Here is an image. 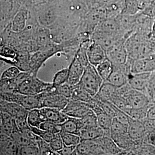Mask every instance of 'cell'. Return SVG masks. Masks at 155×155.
Wrapping results in <instances>:
<instances>
[{
  "instance_id": "29",
  "label": "cell",
  "mask_w": 155,
  "mask_h": 155,
  "mask_svg": "<svg viewBox=\"0 0 155 155\" xmlns=\"http://www.w3.org/2000/svg\"><path fill=\"white\" fill-rule=\"evenodd\" d=\"M98 125L104 130H110L113 120V117L107 114L102 109L95 113Z\"/></svg>"
},
{
  "instance_id": "8",
  "label": "cell",
  "mask_w": 155,
  "mask_h": 155,
  "mask_svg": "<svg viewBox=\"0 0 155 155\" xmlns=\"http://www.w3.org/2000/svg\"><path fill=\"white\" fill-rule=\"evenodd\" d=\"M68 116L82 118L93 111L87 103L70 99L65 108L62 110Z\"/></svg>"
},
{
  "instance_id": "25",
  "label": "cell",
  "mask_w": 155,
  "mask_h": 155,
  "mask_svg": "<svg viewBox=\"0 0 155 155\" xmlns=\"http://www.w3.org/2000/svg\"><path fill=\"white\" fill-rule=\"evenodd\" d=\"M130 155H155V146L148 142L136 144Z\"/></svg>"
},
{
  "instance_id": "13",
  "label": "cell",
  "mask_w": 155,
  "mask_h": 155,
  "mask_svg": "<svg viewBox=\"0 0 155 155\" xmlns=\"http://www.w3.org/2000/svg\"><path fill=\"white\" fill-rule=\"evenodd\" d=\"M155 18L149 16L143 12L136 15V25L134 32L150 35Z\"/></svg>"
},
{
  "instance_id": "17",
  "label": "cell",
  "mask_w": 155,
  "mask_h": 155,
  "mask_svg": "<svg viewBox=\"0 0 155 155\" xmlns=\"http://www.w3.org/2000/svg\"><path fill=\"white\" fill-rule=\"evenodd\" d=\"M40 110L45 121H49L57 124L64 122L68 117L62 110L56 108L42 107L40 108Z\"/></svg>"
},
{
  "instance_id": "43",
  "label": "cell",
  "mask_w": 155,
  "mask_h": 155,
  "mask_svg": "<svg viewBox=\"0 0 155 155\" xmlns=\"http://www.w3.org/2000/svg\"><path fill=\"white\" fill-rule=\"evenodd\" d=\"M18 155H39L40 152L38 145H30L23 147L19 149Z\"/></svg>"
},
{
  "instance_id": "46",
  "label": "cell",
  "mask_w": 155,
  "mask_h": 155,
  "mask_svg": "<svg viewBox=\"0 0 155 155\" xmlns=\"http://www.w3.org/2000/svg\"><path fill=\"white\" fill-rule=\"evenodd\" d=\"M146 119L155 120V103L153 102L150 105L147 111Z\"/></svg>"
},
{
  "instance_id": "21",
  "label": "cell",
  "mask_w": 155,
  "mask_h": 155,
  "mask_svg": "<svg viewBox=\"0 0 155 155\" xmlns=\"http://www.w3.org/2000/svg\"><path fill=\"white\" fill-rule=\"evenodd\" d=\"M117 87L108 82H104L98 93L95 95L101 100L110 101L113 95L116 93Z\"/></svg>"
},
{
  "instance_id": "28",
  "label": "cell",
  "mask_w": 155,
  "mask_h": 155,
  "mask_svg": "<svg viewBox=\"0 0 155 155\" xmlns=\"http://www.w3.org/2000/svg\"><path fill=\"white\" fill-rule=\"evenodd\" d=\"M70 99L85 103H90L93 100L94 97L84 90L75 86V88Z\"/></svg>"
},
{
  "instance_id": "40",
  "label": "cell",
  "mask_w": 155,
  "mask_h": 155,
  "mask_svg": "<svg viewBox=\"0 0 155 155\" xmlns=\"http://www.w3.org/2000/svg\"><path fill=\"white\" fill-rule=\"evenodd\" d=\"M17 67L12 66L1 74V79H12L17 77L21 72Z\"/></svg>"
},
{
  "instance_id": "24",
  "label": "cell",
  "mask_w": 155,
  "mask_h": 155,
  "mask_svg": "<svg viewBox=\"0 0 155 155\" xmlns=\"http://www.w3.org/2000/svg\"><path fill=\"white\" fill-rule=\"evenodd\" d=\"M0 107L1 111L8 113L13 118H15L24 109H25L22 106L16 102L1 100H0Z\"/></svg>"
},
{
  "instance_id": "39",
  "label": "cell",
  "mask_w": 155,
  "mask_h": 155,
  "mask_svg": "<svg viewBox=\"0 0 155 155\" xmlns=\"http://www.w3.org/2000/svg\"><path fill=\"white\" fill-rule=\"evenodd\" d=\"M39 127L54 134L60 133L61 130V127L59 124L49 121H45L42 122Z\"/></svg>"
},
{
  "instance_id": "50",
  "label": "cell",
  "mask_w": 155,
  "mask_h": 155,
  "mask_svg": "<svg viewBox=\"0 0 155 155\" xmlns=\"http://www.w3.org/2000/svg\"><path fill=\"white\" fill-rule=\"evenodd\" d=\"M154 4H155V2H154Z\"/></svg>"
},
{
  "instance_id": "32",
  "label": "cell",
  "mask_w": 155,
  "mask_h": 155,
  "mask_svg": "<svg viewBox=\"0 0 155 155\" xmlns=\"http://www.w3.org/2000/svg\"><path fill=\"white\" fill-rule=\"evenodd\" d=\"M61 139L64 144L67 145L77 146L81 142L80 136L74 133H68L61 130L60 132Z\"/></svg>"
},
{
  "instance_id": "35",
  "label": "cell",
  "mask_w": 155,
  "mask_h": 155,
  "mask_svg": "<svg viewBox=\"0 0 155 155\" xmlns=\"http://www.w3.org/2000/svg\"><path fill=\"white\" fill-rule=\"evenodd\" d=\"M79 119L81 124V130L84 128L94 127L98 125L97 116L94 111L90 113L86 116Z\"/></svg>"
},
{
  "instance_id": "33",
  "label": "cell",
  "mask_w": 155,
  "mask_h": 155,
  "mask_svg": "<svg viewBox=\"0 0 155 155\" xmlns=\"http://www.w3.org/2000/svg\"><path fill=\"white\" fill-rule=\"evenodd\" d=\"M69 74V69L68 67L63 68L61 70L58 71L56 73L53 78L52 81V86L56 87L61 84L66 83L68 81Z\"/></svg>"
},
{
  "instance_id": "42",
  "label": "cell",
  "mask_w": 155,
  "mask_h": 155,
  "mask_svg": "<svg viewBox=\"0 0 155 155\" xmlns=\"http://www.w3.org/2000/svg\"><path fill=\"white\" fill-rule=\"evenodd\" d=\"M147 94L150 97V99L154 102L155 98V70L150 72Z\"/></svg>"
},
{
  "instance_id": "6",
  "label": "cell",
  "mask_w": 155,
  "mask_h": 155,
  "mask_svg": "<svg viewBox=\"0 0 155 155\" xmlns=\"http://www.w3.org/2000/svg\"><path fill=\"white\" fill-rule=\"evenodd\" d=\"M121 96L127 102V109L143 107L153 103L147 94L132 88Z\"/></svg>"
},
{
  "instance_id": "36",
  "label": "cell",
  "mask_w": 155,
  "mask_h": 155,
  "mask_svg": "<svg viewBox=\"0 0 155 155\" xmlns=\"http://www.w3.org/2000/svg\"><path fill=\"white\" fill-rule=\"evenodd\" d=\"M0 93H15L17 92L18 84L12 79H1Z\"/></svg>"
},
{
  "instance_id": "26",
  "label": "cell",
  "mask_w": 155,
  "mask_h": 155,
  "mask_svg": "<svg viewBox=\"0 0 155 155\" xmlns=\"http://www.w3.org/2000/svg\"><path fill=\"white\" fill-rule=\"evenodd\" d=\"M104 82H107L113 70V65L107 58L95 67Z\"/></svg>"
},
{
  "instance_id": "30",
  "label": "cell",
  "mask_w": 155,
  "mask_h": 155,
  "mask_svg": "<svg viewBox=\"0 0 155 155\" xmlns=\"http://www.w3.org/2000/svg\"><path fill=\"white\" fill-rule=\"evenodd\" d=\"M150 105L140 108H129L125 111V112L133 119L143 121L147 118V111Z\"/></svg>"
},
{
  "instance_id": "1",
  "label": "cell",
  "mask_w": 155,
  "mask_h": 155,
  "mask_svg": "<svg viewBox=\"0 0 155 155\" xmlns=\"http://www.w3.org/2000/svg\"><path fill=\"white\" fill-rule=\"evenodd\" d=\"M128 59L136 60L152 55L155 50V39L152 34L133 32L125 42Z\"/></svg>"
},
{
  "instance_id": "11",
  "label": "cell",
  "mask_w": 155,
  "mask_h": 155,
  "mask_svg": "<svg viewBox=\"0 0 155 155\" xmlns=\"http://www.w3.org/2000/svg\"><path fill=\"white\" fill-rule=\"evenodd\" d=\"M30 12L29 7L22 6L13 18L11 23L12 30L15 33H20L27 27Z\"/></svg>"
},
{
  "instance_id": "51",
  "label": "cell",
  "mask_w": 155,
  "mask_h": 155,
  "mask_svg": "<svg viewBox=\"0 0 155 155\" xmlns=\"http://www.w3.org/2000/svg\"><path fill=\"white\" fill-rule=\"evenodd\" d=\"M154 102L155 103V100H154Z\"/></svg>"
},
{
  "instance_id": "41",
  "label": "cell",
  "mask_w": 155,
  "mask_h": 155,
  "mask_svg": "<svg viewBox=\"0 0 155 155\" xmlns=\"http://www.w3.org/2000/svg\"><path fill=\"white\" fill-rule=\"evenodd\" d=\"M30 127L33 133H35V134L38 135L40 138L45 140V141H47L48 143L50 142L51 140L52 139V137L55 135V134L51 133V132L45 130L43 129H41L40 127H33L32 126H30Z\"/></svg>"
},
{
  "instance_id": "7",
  "label": "cell",
  "mask_w": 155,
  "mask_h": 155,
  "mask_svg": "<svg viewBox=\"0 0 155 155\" xmlns=\"http://www.w3.org/2000/svg\"><path fill=\"white\" fill-rule=\"evenodd\" d=\"M128 134L136 144L148 142V133L143 121L130 117L128 122Z\"/></svg>"
},
{
  "instance_id": "10",
  "label": "cell",
  "mask_w": 155,
  "mask_h": 155,
  "mask_svg": "<svg viewBox=\"0 0 155 155\" xmlns=\"http://www.w3.org/2000/svg\"><path fill=\"white\" fill-rule=\"evenodd\" d=\"M127 61L130 63L132 74L151 72L155 70V58L153 54L143 58Z\"/></svg>"
},
{
  "instance_id": "4",
  "label": "cell",
  "mask_w": 155,
  "mask_h": 155,
  "mask_svg": "<svg viewBox=\"0 0 155 155\" xmlns=\"http://www.w3.org/2000/svg\"><path fill=\"white\" fill-rule=\"evenodd\" d=\"M41 98L40 108L51 107L63 110L66 106L70 99L56 94L53 87L50 91L40 94Z\"/></svg>"
},
{
  "instance_id": "2",
  "label": "cell",
  "mask_w": 155,
  "mask_h": 155,
  "mask_svg": "<svg viewBox=\"0 0 155 155\" xmlns=\"http://www.w3.org/2000/svg\"><path fill=\"white\" fill-rule=\"evenodd\" d=\"M103 82L104 81L97 71L95 66L90 63L85 67L80 81L75 86L84 90L94 97L98 93Z\"/></svg>"
},
{
  "instance_id": "37",
  "label": "cell",
  "mask_w": 155,
  "mask_h": 155,
  "mask_svg": "<svg viewBox=\"0 0 155 155\" xmlns=\"http://www.w3.org/2000/svg\"><path fill=\"white\" fill-rule=\"evenodd\" d=\"M49 144L52 151H54L58 155V152L61 150L64 146V143L61 139L60 133L55 134L52 139L49 142Z\"/></svg>"
},
{
  "instance_id": "34",
  "label": "cell",
  "mask_w": 155,
  "mask_h": 155,
  "mask_svg": "<svg viewBox=\"0 0 155 155\" xmlns=\"http://www.w3.org/2000/svg\"><path fill=\"white\" fill-rule=\"evenodd\" d=\"M74 88L75 86H73L72 84L68 83L67 82L54 87L55 91L56 94L61 95L69 99H70L72 96Z\"/></svg>"
},
{
  "instance_id": "31",
  "label": "cell",
  "mask_w": 155,
  "mask_h": 155,
  "mask_svg": "<svg viewBox=\"0 0 155 155\" xmlns=\"http://www.w3.org/2000/svg\"><path fill=\"white\" fill-rule=\"evenodd\" d=\"M110 137L124 133H128V124L121 122L116 118H113L111 125Z\"/></svg>"
},
{
  "instance_id": "23",
  "label": "cell",
  "mask_w": 155,
  "mask_h": 155,
  "mask_svg": "<svg viewBox=\"0 0 155 155\" xmlns=\"http://www.w3.org/2000/svg\"><path fill=\"white\" fill-rule=\"evenodd\" d=\"M14 118L8 113L1 111V133L11 136Z\"/></svg>"
},
{
  "instance_id": "14",
  "label": "cell",
  "mask_w": 155,
  "mask_h": 155,
  "mask_svg": "<svg viewBox=\"0 0 155 155\" xmlns=\"http://www.w3.org/2000/svg\"><path fill=\"white\" fill-rule=\"evenodd\" d=\"M150 74V72L132 74L128 83L132 89L147 94Z\"/></svg>"
},
{
  "instance_id": "49",
  "label": "cell",
  "mask_w": 155,
  "mask_h": 155,
  "mask_svg": "<svg viewBox=\"0 0 155 155\" xmlns=\"http://www.w3.org/2000/svg\"><path fill=\"white\" fill-rule=\"evenodd\" d=\"M153 56H154V57L155 58V52H154V53L153 54Z\"/></svg>"
},
{
  "instance_id": "20",
  "label": "cell",
  "mask_w": 155,
  "mask_h": 155,
  "mask_svg": "<svg viewBox=\"0 0 155 155\" xmlns=\"http://www.w3.org/2000/svg\"><path fill=\"white\" fill-rule=\"evenodd\" d=\"M61 127V130L68 133H74L79 135L81 130V124L80 119L69 117L64 122L59 124Z\"/></svg>"
},
{
  "instance_id": "3",
  "label": "cell",
  "mask_w": 155,
  "mask_h": 155,
  "mask_svg": "<svg viewBox=\"0 0 155 155\" xmlns=\"http://www.w3.org/2000/svg\"><path fill=\"white\" fill-rule=\"evenodd\" d=\"M52 87V83L45 82L39 79L38 75L33 73L18 85L17 92L24 95H34L50 91Z\"/></svg>"
},
{
  "instance_id": "47",
  "label": "cell",
  "mask_w": 155,
  "mask_h": 155,
  "mask_svg": "<svg viewBox=\"0 0 155 155\" xmlns=\"http://www.w3.org/2000/svg\"><path fill=\"white\" fill-rule=\"evenodd\" d=\"M152 36L155 39V20L153 25V27H152Z\"/></svg>"
},
{
  "instance_id": "22",
  "label": "cell",
  "mask_w": 155,
  "mask_h": 155,
  "mask_svg": "<svg viewBox=\"0 0 155 155\" xmlns=\"http://www.w3.org/2000/svg\"><path fill=\"white\" fill-rule=\"evenodd\" d=\"M101 142L105 155H121L122 150L118 147L110 136L101 137Z\"/></svg>"
},
{
  "instance_id": "19",
  "label": "cell",
  "mask_w": 155,
  "mask_h": 155,
  "mask_svg": "<svg viewBox=\"0 0 155 155\" xmlns=\"http://www.w3.org/2000/svg\"><path fill=\"white\" fill-rule=\"evenodd\" d=\"M41 98L40 94L29 95L21 94L18 104L27 110L30 111L34 109H40Z\"/></svg>"
},
{
  "instance_id": "9",
  "label": "cell",
  "mask_w": 155,
  "mask_h": 155,
  "mask_svg": "<svg viewBox=\"0 0 155 155\" xmlns=\"http://www.w3.org/2000/svg\"><path fill=\"white\" fill-rule=\"evenodd\" d=\"M125 42L119 43L106 51L107 58L113 66H120L127 62L128 54Z\"/></svg>"
},
{
  "instance_id": "18",
  "label": "cell",
  "mask_w": 155,
  "mask_h": 155,
  "mask_svg": "<svg viewBox=\"0 0 155 155\" xmlns=\"http://www.w3.org/2000/svg\"><path fill=\"white\" fill-rule=\"evenodd\" d=\"M79 136L81 141L97 139L102 136H110V130H104L100 126L84 128L81 130Z\"/></svg>"
},
{
  "instance_id": "45",
  "label": "cell",
  "mask_w": 155,
  "mask_h": 155,
  "mask_svg": "<svg viewBox=\"0 0 155 155\" xmlns=\"http://www.w3.org/2000/svg\"><path fill=\"white\" fill-rule=\"evenodd\" d=\"M148 133H155V120L145 119L143 121Z\"/></svg>"
},
{
  "instance_id": "48",
  "label": "cell",
  "mask_w": 155,
  "mask_h": 155,
  "mask_svg": "<svg viewBox=\"0 0 155 155\" xmlns=\"http://www.w3.org/2000/svg\"><path fill=\"white\" fill-rule=\"evenodd\" d=\"M41 1V0H32V2H36V1Z\"/></svg>"
},
{
  "instance_id": "12",
  "label": "cell",
  "mask_w": 155,
  "mask_h": 155,
  "mask_svg": "<svg viewBox=\"0 0 155 155\" xmlns=\"http://www.w3.org/2000/svg\"><path fill=\"white\" fill-rule=\"evenodd\" d=\"M87 52L89 62L94 66H97L107 58L106 50L92 39L88 45Z\"/></svg>"
},
{
  "instance_id": "27",
  "label": "cell",
  "mask_w": 155,
  "mask_h": 155,
  "mask_svg": "<svg viewBox=\"0 0 155 155\" xmlns=\"http://www.w3.org/2000/svg\"><path fill=\"white\" fill-rule=\"evenodd\" d=\"M45 121L40 109H34L29 111L28 122L30 126L33 127H39L42 122Z\"/></svg>"
},
{
  "instance_id": "5",
  "label": "cell",
  "mask_w": 155,
  "mask_h": 155,
  "mask_svg": "<svg viewBox=\"0 0 155 155\" xmlns=\"http://www.w3.org/2000/svg\"><path fill=\"white\" fill-rule=\"evenodd\" d=\"M131 74L130 63L127 61L124 64L113 66V70L107 82L119 87L128 83Z\"/></svg>"
},
{
  "instance_id": "15",
  "label": "cell",
  "mask_w": 155,
  "mask_h": 155,
  "mask_svg": "<svg viewBox=\"0 0 155 155\" xmlns=\"http://www.w3.org/2000/svg\"><path fill=\"white\" fill-rule=\"evenodd\" d=\"M69 74L67 82L73 86L77 85L80 81L85 67L79 61L77 58L74 56L72 58V61L68 66Z\"/></svg>"
},
{
  "instance_id": "38",
  "label": "cell",
  "mask_w": 155,
  "mask_h": 155,
  "mask_svg": "<svg viewBox=\"0 0 155 155\" xmlns=\"http://www.w3.org/2000/svg\"><path fill=\"white\" fill-rule=\"evenodd\" d=\"M38 146L39 149L40 155H58L56 153L52 151L50 147V144L45 140L40 138L38 141Z\"/></svg>"
},
{
  "instance_id": "16",
  "label": "cell",
  "mask_w": 155,
  "mask_h": 155,
  "mask_svg": "<svg viewBox=\"0 0 155 155\" xmlns=\"http://www.w3.org/2000/svg\"><path fill=\"white\" fill-rule=\"evenodd\" d=\"M19 148L11 136L1 133L0 155H18Z\"/></svg>"
},
{
  "instance_id": "44",
  "label": "cell",
  "mask_w": 155,
  "mask_h": 155,
  "mask_svg": "<svg viewBox=\"0 0 155 155\" xmlns=\"http://www.w3.org/2000/svg\"><path fill=\"white\" fill-rule=\"evenodd\" d=\"M76 148V146L67 145L64 144L63 148L59 150L58 153L59 155H73Z\"/></svg>"
}]
</instances>
